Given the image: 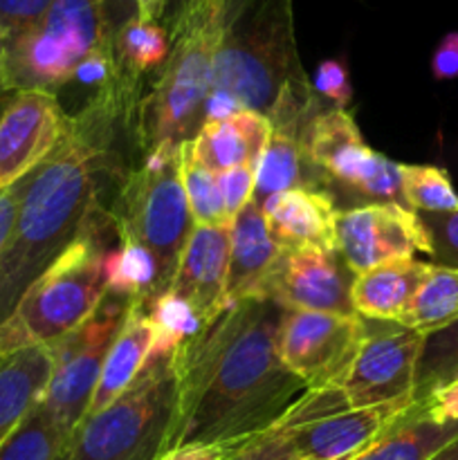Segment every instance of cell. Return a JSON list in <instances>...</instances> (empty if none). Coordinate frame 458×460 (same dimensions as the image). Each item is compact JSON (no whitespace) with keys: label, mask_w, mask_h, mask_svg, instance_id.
<instances>
[{"label":"cell","mask_w":458,"mask_h":460,"mask_svg":"<svg viewBox=\"0 0 458 460\" xmlns=\"http://www.w3.org/2000/svg\"><path fill=\"white\" fill-rule=\"evenodd\" d=\"M281 314L272 301H241L171 355L175 411L169 452L254 438L308 391L278 358Z\"/></svg>","instance_id":"obj_1"},{"label":"cell","mask_w":458,"mask_h":460,"mask_svg":"<svg viewBox=\"0 0 458 460\" xmlns=\"http://www.w3.org/2000/svg\"><path fill=\"white\" fill-rule=\"evenodd\" d=\"M142 79L119 75L94 90L67 135L22 189L12 241L0 259V323L13 313L27 288L70 245L97 202V175L115 164L121 128L135 126Z\"/></svg>","instance_id":"obj_2"},{"label":"cell","mask_w":458,"mask_h":460,"mask_svg":"<svg viewBox=\"0 0 458 460\" xmlns=\"http://www.w3.org/2000/svg\"><path fill=\"white\" fill-rule=\"evenodd\" d=\"M299 70L292 0H225L223 40L202 124L238 111L268 112Z\"/></svg>","instance_id":"obj_3"},{"label":"cell","mask_w":458,"mask_h":460,"mask_svg":"<svg viewBox=\"0 0 458 460\" xmlns=\"http://www.w3.org/2000/svg\"><path fill=\"white\" fill-rule=\"evenodd\" d=\"M171 49L153 90L135 112V139L144 153L182 144L200 130L211 70L225 30V0H191L166 16Z\"/></svg>","instance_id":"obj_4"},{"label":"cell","mask_w":458,"mask_h":460,"mask_svg":"<svg viewBox=\"0 0 458 460\" xmlns=\"http://www.w3.org/2000/svg\"><path fill=\"white\" fill-rule=\"evenodd\" d=\"M101 207L90 211L75 241L21 296L0 323V359L27 346H49L92 314L106 295V225Z\"/></svg>","instance_id":"obj_5"},{"label":"cell","mask_w":458,"mask_h":460,"mask_svg":"<svg viewBox=\"0 0 458 460\" xmlns=\"http://www.w3.org/2000/svg\"><path fill=\"white\" fill-rule=\"evenodd\" d=\"M110 218L119 241L137 243L155 261V295L169 290L182 247L193 229L180 180V144H157L137 169L124 175Z\"/></svg>","instance_id":"obj_6"},{"label":"cell","mask_w":458,"mask_h":460,"mask_svg":"<svg viewBox=\"0 0 458 460\" xmlns=\"http://www.w3.org/2000/svg\"><path fill=\"white\" fill-rule=\"evenodd\" d=\"M173 411V362L148 359L119 398L81 420L61 460H160L169 452Z\"/></svg>","instance_id":"obj_7"},{"label":"cell","mask_w":458,"mask_h":460,"mask_svg":"<svg viewBox=\"0 0 458 460\" xmlns=\"http://www.w3.org/2000/svg\"><path fill=\"white\" fill-rule=\"evenodd\" d=\"M106 0H54L31 30L4 40L9 93L48 90L70 84L75 67L99 45L112 43Z\"/></svg>","instance_id":"obj_8"},{"label":"cell","mask_w":458,"mask_h":460,"mask_svg":"<svg viewBox=\"0 0 458 460\" xmlns=\"http://www.w3.org/2000/svg\"><path fill=\"white\" fill-rule=\"evenodd\" d=\"M128 301L126 296L106 292L88 319L49 344L52 373L39 407L52 418L67 440L88 411L106 355L124 322Z\"/></svg>","instance_id":"obj_9"},{"label":"cell","mask_w":458,"mask_h":460,"mask_svg":"<svg viewBox=\"0 0 458 460\" xmlns=\"http://www.w3.org/2000/svg\"><path fill=\"white\" fill-rule=\"evenodd\" d=\"M305 155L326 180L346 184L373 200L402 202L400 164L364 142L348 111L321 108L310 119Z\"/></svg>","instance_id":"obj_10"},{"label":"cell","mask_w":458,"mask_h":460,"mask_svg":"<svg viewBox=\"0 0 458 460\" xmlns=\"http://www.w3.org/2000/svg\"><path fill=\"white\" fill-rule=\"evenodd\" d=\"M362 340L364 317L359 314L283 310L277 350L305 389H332L346 380Z\"/></svg>","instance_id":"obj_11"},{"label":"cell","mask_w":458,"mask_h":460,"mask_svg":"<svg viewBox=\"0 0 458 460\" xmlns=\"http://www.w3.org/2000/svg\"><path fill=\"white\" fill-rule=\"evenodd\" d=\"M425 335L398 322L364 319V340L348 376L341 382V394L350 409L377 404L413 402L416 367Z\"/></svg>","instance_id":"obj_12"},{"label":"cell","mask_w":458,"mask_h":460,"mask_svg":"<svg viewBox=\"0 0 458 460\" xmlns=\"http://www.w3.org/2000/svg\"><path fill=\"white\" fill-rule=\"evenodd\" d=\"M337 252L353 274L391 261L431 256V238L420 214L402 202H371L337 214Z\"/></svg>","instance_id":"obj_13"},{"label":"cell","mask_w":458,"mask_h":460,"mask_svg":"<svg viewBox=\"0 0 458 460\" xmlns=\"http://www.w3.org/2000/svg\"><path fill=\"white\" fill-rule=\"evenodd\" d=\"M70 115L48 90H18L0 111V189L34 173L67 135Z\"/></svg>","instance_id":"obj_14"},{"label":"cell","mask_w":458,"mask_h":460,"mask_svg":"<svg viewBox=\"0 0 458 460\" xmlns=\"http://www.w3.org/2000/svg\"><path fill=\"white\" fill-rule=\"evenodd\" d=\"M353 279L339 252L281 247L256 299L272 301L283 310L357 314L350 304Z\"/></svg>","instance_id":"obj_15"},{"label":"cell","mask_w":458,"mask_h":460,"mask_svg":"<svg viewBox=\"0 0 458 460\" xmlns=\"http://www.w3.org/2000/svg\"><path fill=\"white\" fill-rule=\"evenodd\" d=\"M411 400L366 409H339L308 425L292 420V452L304 460H353L384 436L411 407Z\"/></svg>","instance_id":"obj_16"},{"label":"cell","mask_w":458,"mask_h":460,"mask_svg":"<svg viewBox=\"0 0 458 460\" xmlns=\"http://www.w3.org/2000/svg\"><path fill=\"white\" fill-rule=\"evenodd\" d=\"M229 254H232V225H193L180 254L169 290L182 296L200 322L211 323L225 304Z\"/></svg>","instance_id":"obj_17"},{"label":"cell","mask_w":458,"mask_h":460,"mask_svg":"<svg viewBox=\"0 0 458 460\" xmlns=\"http://www.w3.org/2000/svg\"><path fill=\"white\" fill-rule=\"evenodd\" d=\"M274 243L283 250L337 252V207L326 189H290L263 202Z\"/></svg>","instance_id":"obj_18"},{"label":"cell","mask_w":458,"mask_h":460,"mask_svg":"<svg viewBox=\"0 0 458 460\" xmlns=\"http://www.w3.org/2000/svg\"><path fill=\"white\" fill-rule=\"evenodd\" d=\"M281 247L274 243L263 207L251 198L232 220V254H229L227 290L223 310L256 299L259 288L272 270Z\"/></svg>","instance_id":"obj_19"},{"label":"cell","mask_w":458,"mask_h":460,"mask_svg":"<svg viewBox=\"0 0 458 460\" xmlns=\"http://www.w3.org/2000/svg\"><path fill=\"white\" fill-rule=\"evenodd\" d=\"M272 126L265 112L238 111L225 119L205 121L191 137L193 157L211 173L233 166H259Z\"/></svg>","instance_id":"obj_20"},{"label":"cell","mask_w":458,"mask_h":460,"mask_svg":"<svg viewBox=\"0 0 458 460\" xmlns=\"http://www.w3.org/2000/svg\"><path fill=\"white\" fill-rule=\"evenodd\" d=\"M153 349V328L146 313V296H133L126 308L124 322L117 331L115 341L103 362L97 389H94L85 416L106 409L135 382V377L148 364ZM84 416V418H85Z\"/></svg>","instance_id":"obj_21"},{"label":"cell","mask_w":458,"mask_h":460,"mask_svg":"<svg viewBox=\"0 0 458 460\" xmlns=\"http://www.w3.org/2000/svg\"><path fill=\"white\" fill-rule=\"evenodd\" d=\"M434 270L425 261H391L366 272L355 274L350 283V304L364 319L400 322L418 290Z\"/></svg>","instance_id":"obj_22"},{"label":"cell","mask_w":458,"mask_h":460,"mask_svg":"<svg viewBox=\"0 0 458 460\" xmlns=\"http://www.w3.org/2000/svg\"><path fill=\"white\" fill-rule=\"evenodd\" d=\"M52 373L49 346H27L0 359V445L36 407Z\"/></svg>","instance_id":"obj_23"},{"label":"cell","mask_w":458,"mask_h":460,"mask_svg":"<svg viewBox=\"0 0 458 460\" xmlns=\"http://www.w3.org/2000/svg\"><path fill=\"white\" fill-rule=\"evenodd\" d=\"M458 438V425L438 422L413 402L402 418L353 460H429Z\"/></svg>","instance_id":"obj_24"},{"label":"cell","mask_w":458,"mask_h":460,"mask_svg":"<svg viewBox=\"0 0 458 460\" xmlns=\"http://www.w3.org/2000/svg\"><path fill=\"white\" fill-rule=\"evenodd\" d=\"M112 45L117 66L126 75L142 79V75L164 66L171 49V36L160 21H148L133 13L121 22L119 30H115Z\"/></svg>","instance_id":"obj_25"},{"label":"cell","mask_w":458,"mask_h":460,"mask_svg":"<svg viewBox=\"0 0 458 460\" xmlns=\"http://www.w3.org/2000/svg\"><path fill=\"white\" fill-rule=\"evenodd\" d=\"M458 322V270L436 265L398 323L431 335Z\"/></svg>","instance_id":"obj_26"},{"label":"cell","mask_w":458,"mask_h":460,"mask_svg":"<svg viewBox=\"0 0 458 460\" xmlns=\"http://www.w3.org/2000/svg\"><path fill=\"white\" fill-rule=\"evenodd\" d=\"M146 313L153 328V349L148 359L171 358L184 341L205 328L196 310L173 290H164L146 299Z\"/></svg>","instance_id":"obj_27"},{"label":"cell","mask_w":458,"mask_h":460,"mask_svg":"<svg viewBox=\"0 0 458 460\" xmlns=\"http://www.w3.org/2000/svg\"><path fill=\"white\" fill-rule=\"evenodd\" d=\"M452 385H458V322L425 335L416 367L413 402H425Z\"/></svg>","instance_id":"obj_28"},{"label":"cell","mask_w":458,"mask_h":460,"mask_svg":"<svg viewBox=\"0 0 458 460\" xmlns=\"http://www.w3.org/2000/svg\"><path fill=\"white\" fill-rule=\"evenodd\" d=\"M106 292L126 296L151 299L157 288V270L153 256L133 241H119L117 250H108L103 261Z\"/></svg>","instance_id":"obj_29"},{"label":"cell","mask_w":458,"mask_h":460,"mask_svg":"<svg viewBox=\"0 0 458 460\" xmlns=\"http://www.w3.org/2000/svg\"><path fill=\"white\" fill-rule=\"evenodd\" d=\"M180 180H182L193 225H205V227L232 225V218L225 211L218 178L193 157L191 139H184L180 144Z\"/></svg>","instance_id":"obj_30"},{"label":"cell","mask_w":458,"mask_h":460,"mask_svg":"<svg viewBox=\"0 0 458 460\" xmlns=\"http://www.w3.org/2000/svg\"><path fill=\"white\" fill-rule=\"evenodd\" d=\"M67 443V436L36 402L16 431L0 445V460H61Z\"/></svg>","instance_id":"obj_31"},{"label":"cell","mask_w":458,"mask_h":460,"mask_svg":"<svg viewBox=\"0 0 458 460\" xmlns=\"http://www.w3.org/2000/svg\"><path fill=\"white\" fill-rule=\"evenodd\" d=\"M402 202L418 214L458 211V193L447 171L434 164H400Z\"/></svg>","instance_id":"obj_32"},{"label":"cell","mask_w":458,"mask_h":460,"mask_svg":"<svg viewBox=\"0 0 458 460\" xmlns=\"http://www.w3.org/2000/svg\"><path fill=\"white\" fill-rule=\"evenodd\" d=\"M287 413V411H286ZM292 452V422L283 416L274 427L247 440L232 460H287Z\"/></svg>","instance_id":"obj_33"},{"label":"cell","mask_w":458,"mask_h":460,"mask_svg":"<svg viewBox=\"0 0 458 460\" xmlns=\"http://www.w3.org/2000/svg\"><path fill=\"white\" fill-rule=\"evenodd\" d=\"M431 238V259L436 265L458 270V211L420 214Z\"/></svg>","instance_id":"obj_34"},{"label":"cell","mask_w":458,"mask_h":460,"mask_svg":"<svg viewBox=\"0 0 458 460\" xmlns=\"http://www.w3.org/2000/svg\"><path fill=\"white\" fill-rule=\"evenodd\" d=\"M117 75H119V66H117L115 45L106 43L94 48L92 52L85 54V57L76 63L72 81L99 90L106 88L108 84H112V81L117 79Z\"/></svg>","instance_id":"obj_35"},{"label":"cell","mask_w":458,"mask_h":460,"mask_svg":"<svg viewBox=\"0 0 458 460\" xmlns=\"http://www.w3.org/2000/svg\"><path fill=\"white\" fill-rule=\"evenodd\" d=\"M54 0H0V34L4 40L31 30Z\"/></svg>","instance_id":"obj_36"},{"label":"cell","mask_w":458,"mask_h":460,"mask_svg":"<svg viewBox=\"0 0 458 460\" xmlns=\"http://www.w3.org/2000/svg\"><path fill=\"white\" fill-rule=\"evenodd\" d=\"M310 85H313L314 93L326 97L328 102H332L335 108H341V111H346V106L353 99L348 70H346L344 61H339V58H326V61L319 63Z\"/></svg>","instance_id":"obj_37"},{"label":"cell","mask_w":458,"mask_h":460,"mask_svg":"<svg viewBox=\"0 0 458 460\" xmlns=\"http://www.w3.org/2000/svg\"><path fill=\"white\" fill-rule=\"evenodd\" d=\"M216 178H218L220 193H223L225 211L233 220L238 211L254 198L256 169L254 166H233V169L216 173Z\"/></svg>","instance_id":"obj_38"},{"label":"cell","mask_w":458,"mask_h":460,"mask_svg":"<svg viewBox=\"0 0 458 460\" xmlns=\"http://www.w3.org/2000/svg\"><path fill=\"white\" fill-rule=\"evenodd\" d=\"M25 180L16 182L13 187L0 189V259H3L4 250H7L9 241H12L13 227H16L18 209H21L22 189H25Z\"/></svg>","instance_id":"obj_39"},{"label":"cell","mask_w":458,"mask_h":460,"mask_svg":"<svg viewBox=\"0 0 458 460\" xmlns=\"http://www.w3.org/2000/svg\"><path fill=\"white\" fill-rule=\"evenodd\" d=\"M431 75L438 81L458 79V31H449L431 54Z\"/></svg>","instance_id":"obj_40"},{"label":"cell","mask_w":458,"mask_h":460,"mask_svg":"<svg viewBox=\"0 0 458 460\" xmlns=\"http://www.w3.org/2000/svg\"><path fill=\"white\" fill-rule=\"evenodd\" d=\"M245 443L247 440H242V443L220 445H189V447L171 449L160 460H232Z\"/></svg>","instance_id":"obj_41"},{"label":"cell","mask_w":458,"mask_h":460,"mask_svg":"<svg viewBox=\"0 0 458 460\" xmlns=\"http://www.w3.org/2000/svg\"><path fill=\"white\" fill-rule=\"evenodd\" d=\"M422 404L434 420L449 422V425H458V385L447 386V389L438 391L431 398H427Z\"/></svg>","instance_id":"obj_42"},{"label":"cell","mask_w":458,"mask_h":460,"mask_svg":"<svg viewBox=\"0 0 458 460\" xmlns=\"http://www.w3.org/2000/svg\"><path fill=\"white\" fill-rule=\"evenodd\" d=\"M166 4L169 0H135V7H137V16L148 18V21H160L164 18Z\"/></svg>","instance_id":"obj_43"},{"label":"cell","mask_w":458,"mask_h":460,"mask_svg":"<svg viewBox=\"0 0 458 460\" xmlns=\"http://www.w3.org/2000/svg\"><path fill=\"white\" fill-rule=\"evenodd\" d=\"M429 460H458V438L452 440L449 445H445L440 452H436Z\"/></svg>","instance_id":"obj_44"},{"label":"cell","mask_w":458,"mask_h":460,"mask_svg":"<svg viewBox=\"0 0 458 460\" xmlns=\"http://www.w3.org/2000/svg\"><path fill=\"white\" fill-rule=\"evenodd\" d=\"M4 94H9L7 88V76H4V39L0 34V102H3Z\"/></svg>","instance_id":"obj_45"},{"label":"cell","mask_w":458,"mask_h":460,"mask_svg":"<svg viewBox=\"0 0 458 460\" xmlns=\"http://www.w3.org/2000/svg\"><path fill=\"white\" fill-rule=\"evenodd\" d=\"M189 3H191V0H169V4H166L164 16H171V13H175V12H178V9H182L184 4H189Z\"/></svg>","instance_id":"obj_46"},{"label":"cell","mask_w":458,"mask_h":460,"mask_svg":"<svg viewBox=\"0 0 458 460\" xmlns=\"http://www.w3.org/2000/svg\"><path fill=\"white\" fill-rule=\"evenodd\" d=\"M287 460H304V458H299V456H292V458H287Z\"/></svg>","instance_id":"obj_47"}]
</instances>
